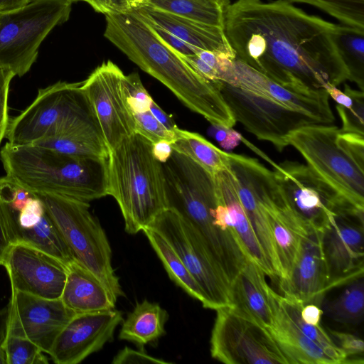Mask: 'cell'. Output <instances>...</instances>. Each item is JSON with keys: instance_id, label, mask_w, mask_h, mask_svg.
Instances as JSON below:
<instances>
[{"instance_id": "cell-35", "label": "cell", "mask_w": 364, "mask_h": 364, "mask_svg": "<svg viewBox=\"0 0 364 364\" xmlns=\"http://www.w3.org/2000/svg\"><path fill=\"white\" fill-rule=\"evenodd\" d=\"M345 88L353 98L350 108L336 105V109L341 119V132L364 135V91L352 89L348 85Z\"/></svg>"}, {"instance_id": "cell-8", "label": "cell", "mask_w": 364, "mask_h": 364, "mask_svg": "<svg viewBox=\"0 0 364 364\" xmlns=\"http://www.w3.org/2000/svg\"><path fill=\"white\" fill-rule=\"evenodd\" d=\"M71 0H32L18 9L0 11V68L22 77L36 60L48 33L70 17Z\"/></svg>"}, {"instance_id": "cell-26", "label": "cell", "mask_w": 364, "mask_h": 364, "mask_svg": "<svg viewBox=\"0 0 364 364\" xmlns=\"http://www.w3.org/2000/svg\"><path fill=\"white\" fill-rule=\"evenodd\" d=\"M15 242L33 246L57 258L68 266L76 262L58 229L45 212L33 223L18 227L11 222Z\"/></svg>"}, {"instance_id": "cell-16", "label": "cell", "mask_w": 364, "mask_h": 364, "mask_svg": "<svg viewBox=\"0 0 364 364\" xmlns=\"http://www.w3.org/2000/svg\"><path fill=\"white\" fill-rule=\"evenodd\" d=\"M9 335L26 338L48 354L63 327L75 314L60 299L11 291Z\"/></svg>"}, {"instance_id": "cell-27", "label": "cell", "mask_w": 364, "mask_h": 364, "mask_svg": "<svg viewBox=\"0 0 364 364\" xmlns=\"http://www.w3.org/2000/svg\"><path fill=\"white\" fill-rule=\"evenodd\" d=\"M173 150L189 157L213 175L230 167V153L222 151L202 135L177 129Z\"/></svg>"}, {"instance_id": "cell-28", "label": "cell", "mask_w": 364, "mask_h": 364, "mask_svg": "<svg viewBox=\"0 0 364 364\" xmlns=\"http://www.w3.org/2000/svg\"><path fill=\"white\" fill-rule=\"evenodd\" d=\"M150 245L161 261L168 277L193 298L208 309L207 299L192 275L170 244L159 232L150 228L143 230Z\"/></svg>"}, {"instance_id": "cell-14", "label": "cell", "mask_w": 364, "mask_h": 364, "mask_svg": "<svg viewBox=\"0 0 364 364\" xmlns=\"http://www.w3.org/2000/svg\"><path fill=\"white\" fill-rule=\"evenodd\" d=\"M363 213L350 203L343 204L323 233L331 289L363 277Z\"/></svg>"}, {"instance_id": "cell-19", "label": "cell", "mask_w": 364, "mask_h": 364, "mask_svg": "<svg viewBox=\"0 0 364 364\" xmlns=\"http://www.w3.org/2000/svg\"><path fill=\"white\" fill-rule=\"evenodd\" d=\"M262 163L257 159L230 153V171L239 200L251 223L267 262L277 277L281 268L269 224L259 198L257 185Z\"/></svg>"}, {"instance_id": "cell-9", "label": "cell", "mask_w": 364, "mask_h": 364, "mask_svg": "<svg viewBox=\"0 0 364 364\" xmlns=\"http://www.w3.org/2000/svg\"><path fill=\"white\" fill-rule=\"evenodd\" d=\"M334 124H314L292 132L287 139L306 165L340 196L364 210V166L337 141Z\"/></svg>"}, {"instance_id": "cell-49", "label": "cell", "mask_w": 364, "mask_h": 364, "mask_svg": "<svg viewBox=\"0 0 364 364\" xmlns=\"http://www.w3.org/2000/svg\"><path fill=\"white\" fill-rule=\"evenodd\" d=\"M32 0H0V11H8L24 6Z\"/></svg>"}, {"instance_id": "cell-42", "label": "cell", "mask_w": 364, "mask_h": 364, "mask_svg": "<svg viewBox=\"0 0 364 364\" xmlns=\"http://www.w3.org/2000/svg\"><path fill=\"white\" fill-rule=\"evenodd\" d=\"M149 27L165 45L180 55H192L203 50L180 40L162 28Z\"/></svg>"}, {"instance_id": "cell-13", "label": "cell", "mask_w": 364, "mask_h": 364, "mask_svg": "<svg viewBox=\"0 0 364 364\" xmlns=\"http://www.w3.org/2000/svg\"><path fill=\"white\" fill-rule=\"evenodd\" d=\"M124 75L115 63L107 60L97 67L81 85L109 151L135 132L134 117L122 90Z\"/></svg>"}, {"instance_id": "cell-29", "label": "cell", "mask_w": 364, "mask_h": 364, "mask_svg": "<svg viewBox=\"0 0 364 364\" xmlns=\"http://www.w3.org/2000/svg\"><path fill=\"white\" fill-rule=\"evenodd\" d=\"M229 4L228 0H150L146 4L198 23L224 29L225 15Z\"/></svg>"}, {"instance_id": "cell-21", "label": "cell", "mask_w": 364, "mask_h": 364, "mask_svg": "<svg viewBox=\"0 0 364 364\" xmlns=\"http://www.w3.org/2000/svg\"><path fill=\"white\" fill-rule=\"evenodd\" d=\"M265 276L256 263L248 259L230 284L228 307L267 329L272 325L273 314Z\"/></svg>"}, {"instance_id": "cell-15", "label": "cell", "mask_w": 364, "mask_h": 364, "mask_svg": "<svg viewBox=\"0 0 364 364\" xmlns=\"http://www.w3.org/2000/svg\"><path fill=\"white\" fill-rule=\"evenodd\" d=\"M3 266L7 271L11 291L49 299H60L68 266L53 256L16 242L9 250Z\"/></svg>"}, {"instance_id": "cell-22", "label": "cell", "mask_w": 364, "mask_h": 364, "mask_svg": "<svg viewBox=\"0 0 364 364\" xmlns=\"http://www.w3.org/2000/svg\"><path fill=\"white\" fill-rule=\"evenodd\" d=\"M273 314L272 325L267 330L288 358L290 364H337L321 346L307 337L282 308L278 294L269 289Z\"/></svg>"}, {"instance_id": "cell-1", "label": "cell", "mask_w": 364, "mask_h": 364, "mask_svg": "<svg viewBox=\"0 0 364 364\" xmlns=\"http://www.w3.org/2000/svg\"><path fill=\"white\" fill-rule=\"evenodd\" d=\"M338 28L287 0H237L228 4L224 24L237 59L299 92L348 80L336 43Z\"/></svg>"}, {"instance_id": "cell-6", "label": "cell", "mask_w": 364, "mask_h": 364, "mask_svg": "<svg viewBox=\"0 0 364 364\" xmlns=\"http://www.w3.org/2000/svg\"><path fill=\"white\" fill-rule=\"evenodd\" d=\"M82 82H58L39 89L33 102L9 119L5 138L15 145L97 129ZM99 130V129H98Z\"/></svg>"}, {"instance_id": "cell-10", "label": "cell", "mask_w": 364, "mask_h": 364, "mask_svg": "<svg viewBox=\"0 0 364 364\" xmlns=\"http://www.w3.org/2000/svg\"><path fill=\"white\" fill-rule=\"evenodd\" d=\"M148 228L162 235L177 253L203 291L208 309L230 306L228 282L203 241L186 221L166 208Z\"/></svg>"}, {"instance_id": "cell-30", "label": "cell", "mask_w": 364, "mask_h": 364, "mask_svg": "<svg viewBox=\"0 0 364 364\" xmlns=\"http://www.w3.org/2000/svg\"><path fill=\"white\" fill-rule=\"evenodd\" d=\"M79 158L107 159L109 150L97 129L40 140L33 144Z\"/></svg>"}, {"instance_id": "cell-38", "label": "cell", "mask_w": 364, "mask_h": 364, "mask_svg": "<svg viewBox=\"0 0 364 364\" xmlns=\"http://www.w3.org/2000/svg\"><path fill=\"white\" fill-rule=\"evenodd\" d=\"M14 242L11 209L0 195V265H3L7 252Z\"/></svg>"}, {"instance_id": "cell-48", "label": "cell", "mask_w": 364, "mask_h": 364, "mask_svg": "<svg viewBox=\"0 0 364 364\" xmlns=\"http://www.w3.org/2000/svg\"><path fill=\"white\" fill-rule=\"evenodd\" d=\"M152 151L154 157L162 164L170 157L173 149L169 142L161 141L153 144Z\"/></svg>"}, {"instance_id": "cell-33", "label": "cell", "mask_w": 364, "mask_h": 364, "mask_svg": "<svg viewBox=\"0 0 364 364\" xmlns=\"http://www.w3.org/2000/svg\"><path fill=\"white\" fill-rule=\"evenodd\" d=\"M312 5L341 24L364 30V0H287Z\"/></svg>"}, {"instance_id": "cell-7", "label": "cell", "mask_w": 364, "mask_h": 364, "mask_svg": "<svg viewBox=\"0 0 364 364\" xmlns=\"http://www.w3.org/2000/svg\"><path fill=\"white\" fill-rule=\"evenodd\" d=\"M43 203L75 260L97 277L117 299L124 295L112 265L107 235L90 211L89 203L47 193H33Z\"/></svg>"}, {"instance_id": "cell-12", "label": "cell", "mask_w": 364, "mask_h": 364, "mask_svg": "<svg viewBox=\"0 0 364 364\" xmlns=\"http://www.w3.org/2000/svg\"><path fill=\"white\" fill-rule=\"evenodd\" d=\"M272 165L274 176L294 214L309 230L324 232L338 208L348 202L306 164L285 161Z\"/></svg>"}, {"instance_id": "cell-32", "label": "cell", "mask_w": 364, "mask_h": 364, "mask_svg": "<svg viewBox=\"0 0 364 364\" xmlns=\"http://www.w3.org/2000/svg\"><path fill=\"white\" fill-rule=\"evenodd\" d=\"M325 312L332 319L342 323L358 324L364 313L363 277L350 284L336 299L324 306Z\"/></svg>"}, {"instance_id": "cell-39", "label": "cell", "mask_w": 364, "mask_h": 364, "mask_svg": "<svg viewBox=\"0 0 364 364\" xmlns=\"http://www.w3.org/2000/svg\"><path fill=\"white\" fill-rule=\"evenodd\" d=\"M14 76L10 70L0 68V144L5 138L9 122L8 97L10 83Z\"/></svg>"}, {"instance_id": "cell-43", "label": "cell", "mask_w": 364, "mask_h": 364, "mask_svg": "<svg viewBox=\"0 0 364 364\" xmlns=\"http://www.w3.org/2000/svg\"><path fill=\"white\" fill-rule=\"evenodd\" d=\"M113 364H124V363H154L160 364L172 363L164 360L154 358L147 354L144 350H134L132 348L125 347L119 350L114 357L112 362Z\"/></svg>"}, {"instance_id": "cell-18", "label": "cell", "mask_w": 364, "mask_h": 364, "mask_svg": "<svg viewBox=\"0 0 364 364\" xmlns=\"http://www.w3.org/2000/svg\"><path fill=\"white\" fill-rule=\"evenodd\" d=\"M324 232L311 231L301 240L300 251L289 279L279 282L284 297L303 305L318 306L331 289V274L323 252Z\"/></svg>"}, {"instance_id": "cell-50", "label": "cell", "mask_w": 364, "mask_h": 364, "mask_svg": "<svg viewBox=\"0 0 364 364\" xmlns=\"http://www.w3.org/2000/svg\"><path fill=\"white\" fill-rule=\"evenodd\" d=\"M140 4V6L145 5L149 3L150 0H137Z\"/></svg>"}, {"instance_id": "cell-36", "label": "cell", "mask_w": 364, "mask_h": 364, "mask_svg": "<svg viewBox=\"0 0 364 364\" xmlns=\"http://www.w3.org/2000/svg\"><path fill=\"white\" fill-rule=\"evenodd\" d=\"M124 96L133 115L149 111L153 99L136 73L124 75L122 81Z\"/></svg>"}, {"instance_id": "cell-40", "label": "cell", "mask_w": 364, "mask_h": 364, "mask_svg": "<svg viewBox=\"0 0 364 364\" xmlns=\"http://www.w3.org/2000/svg\"><path fill=\"white\" fill-rule=\"evenodd\" d=\"M106 15L127 14L140 7L137 0H80Z\"/></svg>"}, {"instance_id": "cell-25", "label": "cell", "mask_w": 364, "mask_h": 364, "mask_svg": "<svg viewBox=\"0 0 364 364\" xmlns=\"http://www.w3.org/2000/svg\"><path fill=\"white\" fill-rule=\"evenodd\" d=\"M167 311L158 303L145 299L137 302L123 321L119 338L144 346L155 341L165 334Z\"/></svg>"}, {"instance_id": "cell-51", "label": "cell", "mask_w": 364, "mask_h": 364, "mask_svg": "<svg viewBox=\"0 0 364 364\" xmlns=\"http://www.w3.org/2000/svg\"><path fill=\"white\" fill-rule=\"evenodd\" d=\"M73 1V2H75V1H80V0H71Z\"/></svg>"}, {"instance_id": "cell-20", "label": "cell", "mask_w": 364, "mask_h": 364, "mask_svg": "<svg viewBox=\"0 0 364 364\" xmlns=\"http://www.w3.org/2000/svg\"><path fill=\"white\" fill-rule=\"evenodd\" d=\"M133 12L147 26L162 28L198 48L235 58L223 28L198 23L147 4Z\"/></svg>"}, {"instance_id": "cell-31", "label": "cell", "mask_w": 364, "mask_h": 364, "mask_svg": "<svg viewBox=\"0 0 364 364\" xmlns=\"http://www.w3.org/2000/svg\"><path fill=\"white\" fill-rule=\"evenodd\" d=\"M336 43L348 69V80L364 91V30L338 24Z\"/></svg>"}, {"instance_id": "cell-2", "label": "cell", "mask_w": 364, "mask_h": 364, "mask_svg": "<svg viewBox=\"0 0 364 364\" xmlns=\"http://www.w3.org/2000/svg\"><path fill=\"white\" fill-rule=\"evenodd\" d=\"M218 82L236 122L279 151L289 146L287 137L297 129L335 122L325 89L287 88L236 57L228 62Z\"/></svg>"}, {"instance_id": "cell-24", "label": "cell", "mask_w": 364, "mask_h": 364, "mask_svg": "<svg viewBox=\"0 0 364 364\" xmlns=\"http://www.w3.org/2000/svg\"><path fill=\"white\" fill-rule=\"evenodd\" d=\"M60 299L75 314L112 310L117 300L97 277L77 262L68 266Z\"/></svg>"}, {"instance_id": "cell-11", "label": "cell", "mask_w": 364, "mask_h": 364, "mask_svg": "<svg viewBox=\"0 0 364 364\" xmlns=\"http://www.w3.org/2000/svg\"><path fill=\"white\" fill-rule=\"evenodd\" d=\"M211 356L227 364H290L268 331L228 306L216 309Z\"/></svg>"}, {"instance_id": "cell-23", "label": "cell", "mask_w": 364, "mask_h": 364, "mask_svg": "<svg viewBox=\"0 0 364 364\" xmlns=\"http://www.w3.org/2000/svg\"><path fill=\"white\" fill-rule=\"evenodd\" d=\"M219 198L227 209V226L248 258L270 279H277L270 267L251 223L235 190L230 167L215 175Z\"/></svg>"}, {"instance_id": "cell-46", "label": "cell", "mask_w": 364, "mask_h": 364, "mask_svg": "<svg viewBox=\"0 0 364 364\" xmlns=\"http://www.w3.org/2000/svg\"><path fill=\"white\" fill-rule=\"evenodd\" d=\"M323 311L313 303L304 305L301 309V317L303 321L310 325L320 326Z\"/></svg>"}, {"instance_id": "cell-3", "label": "cell", "mask_w": 364, "mask_h": 364, "mask_svg": "<svg viewBox=\"0 0 364 364\" xmlns=\"http://www.w3.org/2000/svg\"><path fill=\"white\" fill-rule=\"evenodd\" d=\"M105 37L191 111L211 124L233 128L236 120L218 83L196 73L133 11L106 15Z\"/></svg>"}, {"instance_id": "cell-5", "label": "cell", "mask_w": 364, "mask_h": 364, "mask_svg": "<svg viewBox=\"0 0 364 364\" xmlns=\"http://www.w3.org/2000/svg\"><path fill=\"white\" fill-rule=\"evenodd\" d=\"M152 148L134 132L109 151L107 195L117 202L129 234L143 231L166 209L162 165Z\"/></svg>"}, {"instance_id": "cell-4", "label": "cell", "mask_w": 364, "mask_h": 364, "mask_svg": "<svg viewBox=\"0 0 364 364\" xmlns=\"http://www.w3.org/2000/svg\"><path fill=\"white\" fill-rule=\"evenodd\" d=\"M0 158L6 176L32 193L89 203L107 195V159L79 158L35 144L7 142Z\"/></svg>"}, {"instance_id": "cell-45", "label": "cell", "mask_w": 364, "mask_h": 364, "mask_svg": "<svg viewBox=\"0 0 364 364\" xmlns=\"http://www.w3.org/2000/svg\"><path fill=\"white\" fill-rule=\"evenodd\" d=\"M10 318V306L0 309V364H6L5 351L6 342L9 336Z\"/></svg>"}, {"instance_id": "cell-34", "label": "cell", "mask_w": 364, "mask_h": 364, "mask_svg": "<svg viewBox=\"0 0 364 364\" xmlns=\"http://www.w3.org/2000/svg\"><path fill=\"white\" fill-rule=\"evenodd\" d=\"M5 351L6 364L48 363L45 353L34 343L23 337L9 335Z\"/></svg>"}, {"instance_id": "cell-17", "label": "cell", "mask_w": 364, "mask_h": 364, "mask_svg": "<svg viewBox=\"0 0 364 364\" xmlns=\"http://www.w3.org/2000/svg\"><path fill=\"white\" fill-rule=\"evenodd\" d=\"M122 312L75 314L60 331L48 355L57 364H77L112 340Z\"/></svg>"}, {"instance_id": "cell-37", "label": "cell", "mask_w": 364, "mask_h": 364, "mask_svg": "<svg viewBox=\"0 0 364 364\" xmlns=\"http://www.w3.org/2000/svg\"><path fill=\"white\" fill-rule=\"evenodd\" d=\"M134 117L135 132L143 136L153 144L161 141L171 144L176 139V132H173L166 129L150 111L134 114Z\"/></svg>"}, {"instance_id": "cell-44", "label": "cell", "mask_w": 364, "mask_h": 364, "mask_svg": "<svg viewBox=\"0 0 364 364\" xmlns=\"http://www.w3.org/2000/svg\"><path fill=\"white\" fill-rule=\"evenodd\" d=\"M214 137L220 145L225 149L230 150L237 146L242 141V136L232 128L212 124Z\"/></svg>"}, {"instance_id": "cell-41", "label": "cell", "mask_w": 364, "mask_h": 364, "mask_svg": "<svg viewBox=\"0 0 364 364\" xmlns=\"http://www.w3.org/2000/svg\"><path fill=\"white\" fill-rule=\"evenodd\" d=\"M330 337L348 356L363 355V341L351 333L330 330Z\"/></svg>"}, {"instance_id": "cell-47", "label": "cell", "mask_w": 364, "mask_h": 364, "mask_svg": "<svg viewBox=\"0 0 364 364\" xmlns=\"http://www.w3.org/2000/svg\"><path fill=\"white\" fill-rule=\"evenodd\" d=\"M149 111L168 130L175 132L178 128L172 117L167 114L154 100L151 105Z\"/></svg>"}]
</instances>
